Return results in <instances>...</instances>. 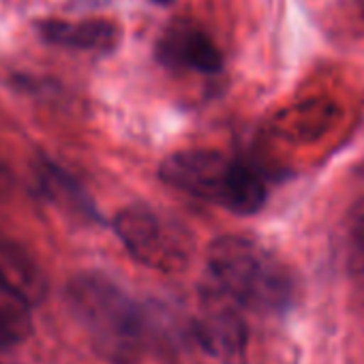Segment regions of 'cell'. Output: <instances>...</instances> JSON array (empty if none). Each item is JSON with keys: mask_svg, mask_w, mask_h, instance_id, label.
I'll return each mask as SVG.
<instances>
[{"mask_svg": "<svg viewBox=\"0 0 364 364\" xmlns=\"http://www.w3.org/2000/svg\"><path fill=\"white\" fill-rule=\"evenodd\" d=\"M208 272L215 291L236 306L259 313H285L296 298L289 268L259 240L225 236L208 251Z\"/></svg>", "mask_w": 364, "mask_h": 364, "instance_id": "cell-1", "label": "cell"}, {"mask_svg": "<svg viewBox=\"0 0 364 364\" xmlns=\"http://www.w3.org/2000/svg\"><path fill=\"white\" fill-rule=\"evenodd\" d=\"M169 187L236 215H255L266 202L264 180L245 163L215 150H180L159 169Z\"/></svg>", "mask_w": 364, "mask_h": 364, "instance_id": "cell-2", "label": "cell"}, {"mask_svg": "<svg viewBox=\"0 0 364 364\" xmlns=\"http://www.w3.org/2000/svg\"><path fill=\"white\" fill-rule=\"evenodd\" d=\"M75 315L92 332L97 341L116 353H124L141 338L139 309L107 279L80 277L69 287Z\"/></svg>", "mask_w": 364, "mask_h": 364, "instance_id": "cell-3", "label": "cell"}, {"mask_svg": "<svg viewBox=\"0 0 364 364\" xmlns=\"http://www.w3.org/2000/svg\"><path fill=\"white\" fill-rule=\"evenodd\" d=\"M116 232L127 251L154 270H182L191 257V236L154 208L131 206L122 210L116 219Z\"/></svg>", "mask_w": 364, "mask_h": 364, "instance_id": "cell-4", "label": "cell"}, {"mask_svg": "<svg viewBox=\"0 0 364 364\" xmlns=\"http://www.w3.org/2000/svg\"><path fill=\"white\" fill-rule=\"evenodd\" d=\"M196 334L204 349L223 364H240L247 351V326L236 311V304L223 294L213 291L196 323Z\"/></svg>", "mask_w": 364, "mask_h": 364, "instance_id": "cell-5", "label": "cell"}, {"mask_svg": "<svg viewBox=\"0 0 364 364\" xmlns=\"http://www.w3.org/2000/svg\"><path fill=\"white\" fill-rule=\"evenodd\" d=\"M0 285L31 309L48 294V281L37 259L14 238L0 232Z\"/></svg>", "mask_w": 364, "mask_h": 364, "instance_id": "cell-6", "label": "cell"}, {"mask_svg": "<svg viewBox=\"0 0 364 364\" xmlns=\"http://www.w3.org/2000/svg\"><path fill=\"white\" fill-rule=\"evenodd\" d=\"M156 56L163 65L189 67L200 73H219L223 54L208 35L198 28H171L156 46Z\"/></svg>", "mask_w": 364, "mask_h": 364, "instance_id": "cell-7", "label": "cell"}, {"mask_svg": "<svg viewBox=\"0 0 364 364\" xmlns=\"http://www.w3.org/2000/svg\"><path fill=\"white\" fill-rule=\"evenodd\" d=\"M39 35L54 46L71 50H112L120 41V28L109 20H46L37 24Z\"/></svg>", "mask_w": 364, "mask_h": 364, "instance_id": "cell-8", "label": "cell"}, {"mask_svg": "<svg viewBox=\"0 0 364 364\" xmlns=\"http://www.w3.org/2000/svg\"><path fill=\"white\" fill-rule=\"evenodd\" d=\"M31 306L0 285V347L14 345L31 330Z\"/></svg>", "mask_w": 364, "mask_h": 364, "instance_id": "cell-9", "label": "cell"}, {"mask_svg": "<svg viewBox=\"0 0 364 364\" xmlns=\"http://www.w3.org/2000/svg\"><path fill=\"white\" fill-rule=\"evenodd\" d=\"M150 3L161 5V7H167V5H171V3H173V0H150Z\"/></svg>", "mask_w": 364, "mask_h": 364, "instance_id": "cell-10", "label": "cell"}, {"mask_svg": "<svg viewBox=\"0 0 364 364\" xmlns=\"http://www.w3.org/2000/svg\"><path fill=\"white\" fill-rule=\"evenodd\" d=\"M360 11H362V18H364V0H362V5H360Z\"/></svg>", "mask_w": 364, "mask_h": 364, "instance_id": "cell-11", "label": "cell"}]
</instances>
